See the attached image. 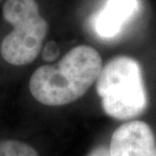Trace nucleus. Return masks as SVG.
<instances>
[{
  "label": "nucleus",
  "instance_id": "obj_3",
  "mask_svg": "<svg viewBox=\"0 0 156 156\" xmlns=\"http://www.w3.org/2000/svg\"><path fill=\"white\" fill-rule=\"evenodd\" d=\"M4 18L13 30L2 41L1 55L11 65L23 66L36 60L43 49L48 23L42 17L35 0H7Z\"/></svg>",
  "mask_w": 156,
  "mask_h": 156
},
{
  "label": "nucleus",
  "instance_id": "obj_1",
  "mask_svg": "<svg viewBox=\"0 0 156 156\" xmlns=\"http://www.w3.org/2000/svg\"><path fill=\"white\" fill-rule=\"evenodd\" d=\"M101 69V57L94 48L77 46L57 64L45 65L33 73L30 93L45 105H68L85 94L98 80Z\"/></svg>",
  "mask_w": 156,
  "mask_h": 156
},
{
  "label": "nucleus",
  "instance_id": "obj_6",
  "mask_svg": "<svg viewBox=\"0 0 156 156\" xmlns=\"http://www.w3.org/2000/svg\"><path fill=\"white\" fill-rule=\"evenodd\" d=\"M0 156H40L27 143L16 140H0Z\"/></svg>",
  "mask_w": 156,
  "mask_h": 156
},
{
  "label": "nucleus",
  "instance_id": "obj_5",
  "mask_svg": "<svg viewBox=\"0 0 156 156\" xmlns=\"http://www.w3.org/2000/svg\"><path fill=\"white\" fill-rule=\"evenodd\" d=\"M138 9V0H108L94 20V29L101 38L117 36L127 20Z\"/></svg>",
  "mask_w": 156,
  "mask_h": 156
},
{
  "label": "nucleus",
  "instance_id": "obj_7",
  "mask_svg": "<svg viewBox=\"0 0 156 156\" xmlns=\"http://www.w3.org/2000/svg\"><path fill=\"white\" fill-rule=\"evenodd\" d=\"M43 59L46 61H53L59 56V47L54 41H50L43 49Z\"/></svg>",
  "mask_w": 156,
  "mask_h": 156
},
{
  "label": "nucleus",
  "instance_id": "obj_4",
  "mask_svg": "<svg viewBox=\"0 0 156 156\" xmlns=\"http://www.w3.org/2000/svg\"><path fill=\"white\" fill-rule=\"evenodd\" d=\"M111 156H156V141L150 126L143 121L121 125L112 135Z\"/></svg>",
  "mask_w": 156,
  "mask_h": 156
},
{
  "label": "nucleus",
  "instance_id": "obj_2",
  "mask_svg": "<svg viewBox=\"0 0 156 156\" xmlns=\"http://www.w3.org/2000/svg\"><path fill=\"white\" fill-rule=\"evenodd\" d=\"M96 92L105 114L116 120L139 116L148 105L141 67L128 56L115 57L102 67L96 80Z\"/></svg>",
  "mask_w": 156,
  "mask_h": 156
},
{
  "label": "nucleus",
  "instance_id": "obj_8",
  "mask_svg": "<svg viewBox=\"0 0 156 156\" xmlns=\"http://www.w3.org/2000/svg\"><path fill=\"white\" fill-rule=\"evenodd\" d=\"M87 156H111L110 148L105 146H99L90 151V153Z\"/></svg>",
  "mask_w": 156,
  "mask_h": 156
}]
</instances>
